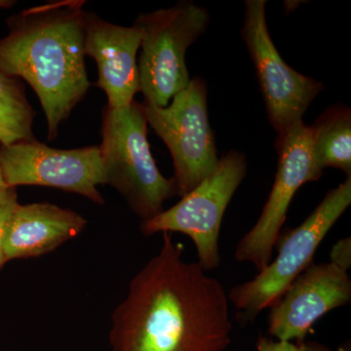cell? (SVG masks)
I'll list each match as a JSON object with an SVG mask.
<instances>
[{
  "label": "cell",
  "mask_w": 351,
  "mask_h": 351,
  "mask_svg": "<svg viewBox=\"0 0 351 351\" xmlns=\"http://www.w3.org/2000/svg\"><path fill=\"white\" fill-rule=\"evenodd\" d=\"M232 331L223 286L184 261L181 245L165 232L160 251L113 311L110 345L112 351H223Z\"/></svg>",
  "instance_id": "1"
},
{
  "label": "cell",
  "mask_w": 351,
  "mask_h": 351,
  "mask_svg": "<svg viewBox=\"0 0 351 351\" xmlns=\"http://www.w3.org/2000/svg\"><path fill=\"white\" fill-rule=\"evenodd\" d=\"M84 3L62 0L32 7L8 19L9 34L0 39V69L23 78L38 95L50 141L89 90Z\"/></svg>",
  "instance_id": "2"
},
{
  "label": "cell",
  "mask_w": 351,
  "mask_h": 351,
  "mask_svg": "<svg viewBox=\"0 0 351 351\" xmlns=\"http://www.w3.org/2000/svg\"><path fill=\"white\" fill-rule=\"evenodd\" d=\"M147 125L137 101L107 107L99 147L106 184L117 189L143 221L162 212L164 202L178 195L174 180L161 174L152 157Z\"/></svg>",
  "instance_id": "3"
},
{
  "label": "cell",
  "mask_w": 351,
  "mask_h": 351,
  "mask_svg": "<svg viewBox=\"0 0 351 351\" xmlns=\"http://www.w3.org/2000/svg\"><path fill=\"white\" fill-rule=\"evenodd\" d=\"M209 12L193 1H179L167 9L143 13L134 25L142 29L138 58L140 92L147 105L164 108L188 86L189 48L205 34Z\"/></svg>",
  "instance_id": "4"
},
{
  "label": "cell",
  "mask_w": 351,
  "mask_h": 351,
  "mask_svg": "<svg viewBox=\"0 0 351 351\" xmlns=\"http://www.w3.org/2000/svg\"><path fill=\"white\" fill-rule=\"evenodd\" d=\"M351 203V176L331 189L301 226L281 240L274 262L255 278L235 286L228 300L237 311V320L253 322L267 307L274 306L291 283L313 263L315 252L332 226Z\"/></svg>",
  "instance_id": "5"
},
{
  "label": "cell",
  "mask_w": 351,
  "mask_h": 351,
  "mask_svg": "<svg viewBox=\"0 0 351 351\" xmlns=\"http://www.w3.org/2000/svg\"><path fill=\"white\" fill-rule=\"evenodd\" d=\"M246 173L244 154L228 152L219 159L216 169L177 204L142 221L141 230L147 235L157 232L188 235L195 242L197 263L203 269H216L221 262L219 237L223 215Z\"/></svg>",
  "instance_id": "6"
},
{
  "label": "cell",
  "mask_w": 351,
  "mask_h": 351,
  "mask_svg": "<svg viewBox=\"0 0 351 351\" xmlns=\"http://www.w3.org/2000/svg\"><path fill=\"white\" fill-rule=\"evenodd\" d=\"M207 84L193 77L167 107L144 104L147 123L169 149L177 195H186L208 177L219 163L207 106Z\"/></svg>",
  "instance_id": "7"
},
{
  "label": "cell",
  "mask_w": 351,
  "mask_h": 351,
  "mask_svg": "<svg viewBox=\"0 0 351 351\" xmlns=\"http://www.w3.org/2000/svg\"><path fill=\"white\" fill-rule=\"evenodd\" d=\"M265 5V0L245 1L242 38L255 66L270 124L280 135L302 120L324 85L285 63L270 38Z\"/></svg>",
  "instance_id": "8"
},
{
  "label": "cell",
  "mask_w": 351,
  "mask_h": 351,
  "mask_svg": "<svg viewBox=\"0 0 351 351\" xmlns=\"http://www.w3.org/2000/svg\"><path fill=\"white\" fill-rule=\"evenodd\" d=\"M0 171L6 186H50L105 203L98 189L106 182L96 145L58 149L36 140L0 145Z\"/></svg>",
  "instance_id": "9"
},
{
  "label": "cell",
  "mask_w": 351,
  "mask_h": 351,
  "mask_svg": "<svg viewBox=\"0 0 351 351\" xmlns=\"http://www.w3.org/2000/svg\"><path fill=\"white\" fill-rule=\"evenodd\" d=\"M311 147V128L302 120L277 137L276 180L257 223L237 244L235 258L239 262L251 263L258 271L270 263L291 201L302 184L315 182Z\"/></svg>",
  "instance_id": "10"
},
{
  "label": "cell",
  "mask_w": 351,
  "mask_h": 351,
  "mask_svg": "<svg viewBox=\"0 0 351 351\" xmlns=\"http://www.w3.org/2000/svg\"><path fill=\"white\" fill-rule=\"evenodd\" d=\"M350 301L348 269L331 261L311 263L270 307L269 334L277 341L302 343L316 321Z\"/></svg>",
  "instance_id": "11"
},
{
  "label": "cell",
  "mask_w": 351,
  "mask_h": 351,
  "mask_svg": "<svg viewBox=\"0 0 351 351\" xmlns=\"http://www.w3.org/2000/svg\"><path fill=\"white\" fill-rule=\"evenodd\" d=\"M142 38L138 25H117L85 12V56L98 66L97 86L107 94L108 107H127L140 92L137 52Z\"/></svg>",
  "instance_id": "12"
},
{
  "label": "cell",
  "mask_w": 351,
  "mask_h": 351,
  "mask_svg": "<svg viewBox=\"0 0 351 351\" xmlns=\"http://www.w3.org/2000/svg\"><path fill=\"white\" fill-rule=\"evenodd\" d=\"M82 215L51 203L18 205L4 240L6 262L55 250L84 230Z\"/></svg>",
  "instance_id": "13"
},
{
  "label": "cell",
  "mask_w": 351,
  "mask_h": 351,
  "mask_svg": "<svg viewBox=\"0 0 351 351\" xmlns=\"http://www.w3.org/2000/svg\"><path fill=\"white\" fill-rule=\"evenodd\" d=\"M311 128V168L314 181L325 168H336L351 176V112L343 106L329 108Z\"/></svg>",
  "instance_id": "14"
},
{
  "label": "cell",
  "mask_w": 351,
  "mask_h": 351,
  "mask_svg": "<svg viewBox=\"0 0 351 351\" xmlns=\"http://www.w3.org/2000/svg\"><path fill=\"white\" fill-rule=\"evenodd\" d=\"M34 115L20 80L0 69V145L36 140Z\"/></svg>",
  "instance_id": "15"
},
{
  "label": "cell",
  "mask_w": 351,
  "mask_h": 351,
  "mask_svg": "<svg viewBox=\"0 0 351 351\" xmlns=\"http://www.w3.org/2000/svg\"><path fill=\"white\" fill-rule=\"evenodd\" d=\"M19 204L16 188L4 186L0 189V269L7 263L3 250L4 240L14 212Z\"/></svg>",
  "instance_id": "16"
},
{
  "label": "cell",
  "mask_w": 351,
  "mask_h": 351,
  "mask_svg": "<svg viewBox=\"0 0 351 351\" xmlns=\"http://www.w3.org/2000/svg\"><path fill=\"white\" fill-rule=\"evenodd\" d=\"M331 262L339 267L350 269L351 265V240L343 239L337 242L331 251Z\"/></svg>",
  "instance_id": "17"
},
{
  "label": "cell",
  "mask_w": 351,
  "mask_h": 351,
  "mask_svg": "<svg viewBox=\"0 0 351 351\" xmlns=\"http://www.w3.org/2000/svg\"><path fill=\"white\" fill-rule=\"evenodd\" d=\"M257 351H302L301 343H289L261 336L257 341Z\"/></svg>",
  "instance_id": "18"
},
{
  "label": "cell",
  "mask_w": 351,
  "mask_h": 351,
  "mask_svg": "<svg viewBox=\"0 0 351 351\" xmlns=\"http://www.w3.org/2000/svg\"><path fill=\"white\" fill-rule=\"evenodd\" d=\"M301 346L302 351H351L350 343H346L337 350H331L326 346L314 341H302Z\"/></svg>",
  "instance_id": "19"
},
{
  "label": "cell",
  "mask_w": 351,
  "mask_h": 351,
  "mask_svg": "<svg viewBox=\"0 0 351 351\" xmlns=\"http://www.w3.org/2000/svg\"><path fill=\"white\" fill-rule=\"evenodd\" d=\"M15 4L16 1H12V0H0V8H11Z\"/></svg>",
  "instance_id": "20"
},
{
  "label": "cell",
  "mask_w": 351,
  "mask_h": 351,
  "mask_svg": "<svg viewBox=\"0 0 351 351\" xmlns=\"http://www.w3.org/2000/svg\"><path fill=\"white\" fill-rule=\"evenodd\" d=\"M5 186V184H4L3 178H2L1 175V171H0V189L2 188H4Z\"/></svg>",
  "instance_id": "21"
}]
</instances>
